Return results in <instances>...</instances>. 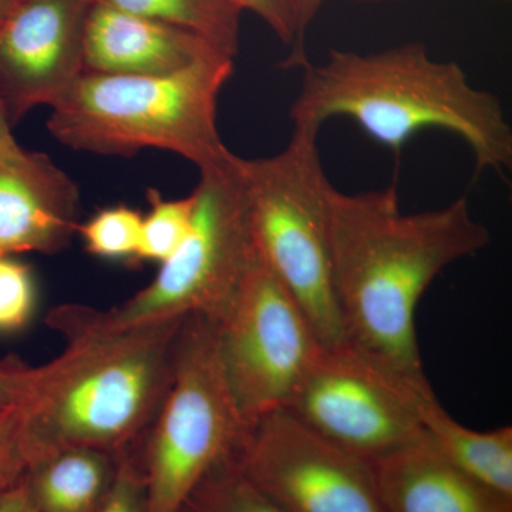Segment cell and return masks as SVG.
Segmentation results:
<instances>
[{"instance_id":"26","label":"cell","mask_w":512,"mask_h":512,"mask_svg":"<svg viewBox=\"0 0 512 512\" xmlns=\"http://www.w3.org/2000/svg\"><path fill=\"white\" fill-rule=\"evenodd\" d=\"M0 512H37L30 497L26 476L0 494Z\"/></svg>"},{"instance_id":"23","label":"cell","mask_w":512,"mask_h":512,"mask_svg":"<svg viewBox=\"0 0 512 512\" xmlns=\"http://www.w3.org/2000/svg\"><path fill=\"white\" fill-rule=\"evenodd\" d=\"M63 355L43 366H30L18 356L0 359V410L39 399L56 382Z\"/></svg>"},{"instance_id":"5","label":"cell","mask_w":512,"mask_h":512,"mask_svg":"<svg viewBox=\"0 0 512 512\" xmlns=\"http://www.w3.org/2000/svg\"><path fill=\"white\" fill-rule=\"evenodd\" d=\"M237 158L200 173V183L192 191L195 205L190 232L146 288L107 311L59 306L47 315V325L66 339L188 316L217 318L256 252Z\"/></svg>"},{"instance_id":"7","label":"cell","mask_w":512,"mask_h":512,"mask_svg":"<svg viewBox=\"0 0 512 512\" xmlns=\"http://www.w3.org/2000/svg\"><path fill=\"white\" fill-rule=\"evenodd\" d=\"M247 431L222 372L211 320L188 316L178 332L173 383L141 446L147 512H183L198 484L235 457Z\"/></svg>"},{"instance_id":"12","label":"cell","mask_w":512,"mask_h":512,"mask_svg":"<svg viewBox=\"0 0 512 512\" xmlns=\"http://www.w3.org/2000/svg\"><path fill=\"white\" fill-rule=\"evenodd\" d=\"M77 184L46 154H0V256L57 254L79 228Z\"/></svg>"},{"instance_id":"2","label":"cell","mask_w":512,"mask_h":512,"mask_svg":"<svg viewBox=\"0 0 512 512\" xmlns=\"http://www.w3.org/2000/svg\"><path fill=\"white\" fill-rule=\"evenodd\" d=\"M301 70L289 109L295 130L319 133L345 117L396 157L421 131L443 130L467 144L477 173L511 171L512 127L500 97L471 84L460 64L434 59L424 43L330 49L325 62L309 60Z\"/></svg>"},{"instance_id":"18","label":"cell","mask_w":512,"mask_h":512,"mask_svg":"<svg viewBox=\"0 0 512 512\" xmlns=\"http://www.w3.org/2000/svg\"><path fill=\"white\" fill-rule=\"evenodd\" d=\"M183 512H288L241 473L234 458L211 471L192 491Z\"/></svg>"},{"instance_id":"16","label":"cell","mask_w":512,"mask_h":512,"mask_svg":"<svg viewBox=\"0 0 512 512\" xmlns=\"http://www.w3.org/2000/svg\"><path fill=\"white\" fill-rule=\"evenodd\" d=\"M116 468L117 454L63 448L36 461L26 481L37 512H94L109 491Z\"/></svg>"},{"instance_id":"19","label":"cell","mask_w":512,"mask_h":512,"mask_svg":"<svg viewBox=\"0 0 512 512\" xmlns=\"http://www.w3.org/2000/svg\"><path fill=\"white\" fill-rule=\"evenodd\" d=\"M151 210L143 217L137 261L163 264L187 238L194 215V194L181 200H164L156 191L148 192Z\"/></svg>"},{"instance_id":"1","label":"cell","mask_w":512,"mask_h":512,"mask_svg":"<svg viewBox=\"0 0 512 512\" xmlns=\"http://www.w3.org/2000/svg\"><path fill=\"white\" fill-rule=\"evenodd\" d=\"M488 228L466 197L404 212L396 184L329 195L333 291L346 343L409 376H424L416 312L424 292L454 262L483 252Z\"/></svg>"},{"instance_id":"30","label":"cell","mask_w":512,"mask_h":512,"mask_svg":"<svg viewBox=\"0 0 512 512\" xmlns=\"http://www.w3.org/2000/svg\"><path fill=\"white\" fill-rule=\"evenodd\" d=\"M355 2L360 3H383V2H396V0H355ZM497 2H511V0H497Z\"/></svg>"},{"instance_id":"22","label":"cell","mask_w":512,"mask_h":512,"mask_svg":"<svg viewBox=\"0 0 512 512\" xmlns=\"http://www.w3.org/2000/svg\"><path fill=\"white\" fill-rule=\"evenodd\" d=\"M39 399L0 410V494L18 483L32 467L28 424Z\"/></svg>"},{"instance_id":"6","label":"cell","mask_w":512,"mask_h":512,"mask_svg":"<svg viewBox=\"0 0 512 512\" xmlns=\"http://www.w3.org/2000/svg\"><path fill=\"white\" fill-rule=\"evenodd\" d=\"M319 133L293 128L274 156L237 158L256 251L305 313L323 348L345 345L333 291L329 247L330 183Z\"/></svg>"},{"instance_id":"15","label":"cell","mask_w":512,"mask_h":512,"mask_svg":"<svg viewBox=\"0 0 512 512\" xmlns=\"http://www.w3.org/2000/svg\"><path fill=\"white\" fill-rule=\"evenodd\" d=\"M421 426L431 446L488 490L512 500V429H468L441 406L433 389L421 396Z\"/></svg>"},{"instance_id":"8","label":"cell","mask_w":512,"mask_h":512,"mask_svg":"<svg viewBox=\"0 0 512 512\" xmlns=\"http://www.w3.org/2000/svg\"><path fill=\"white\" fill-rule=\"evenodd\" d=\"M211 323L222 372L248 429L288 406L323 349L305 313L258 251Z\"/></svg>"},{"instance_id":"20","label":"cell","mask_w":512,"mask_h":512,"mask_svg":"<svg viewBox=\"0 0 512 512\" xmlns=\"http://www.w3.org/2000/svg\"><path fill=\"white\" fill-rule=\"evenodd\" d=\"M143 215L126 205L106 208L77 228L87 252L106 259H136Z\"/></svg>"},{"instance_id":"4","label":"cell","mask_w":512,"mask_h":512,"mask_svg":"<svg viewBox=\"0 0 512 512\" xmlns=\"http://www.w3.org/2000/svg\"><path fill=\"white\" fill-rule=\"evenodd\" d=\"M234 74V57L194 64L170 76L83 72L53 104L50 134L72 150L133 157L146 148L171 151L202 171L235 154L222 141L218 99Z\"/></svg>"},{"instance_id":"3","label":"cell","mask_w":512,"mask_h":512,"mask_svg":"<svg viewBox=\"0 0 512 512\" xmlns=\"http://www.w3.org/2000/svg\"><path fill=\"white\" fill-rule=\"evenodd\" d=\"M183 322L66 338L62 373L30 414L32 466L63 448L119 454L146 439L173 383Z\"/></svg>"},{"instance_id":"14","label":"cell","mask_w":512,"mask_h":512,"mask_svg":"<svg viewBox=\"0 0 512 512\" xmlns=\"http://www.w3.org/2000/svg\"><path fill=\"white\" fill-rule=\"evenodd\" d=\"M370 464L384 512H512V500L454 467L427 436Z\"/></svg>"},{"instance_id":"10","label":"cell","mask_w":512,"mask_h":512,"mask_svg":"<svg viewBox=\"0 0 512 512\" xmlns=\"http://www.w3.org/2000/svg\"><path fill=\"white\" fill-rule=\"evenodd\" d=\"M234 461L288 512H384L370 461L326 440L289 410L252 424Z\"/></svg>"},{"instance_id":"9","label":"cell","mask_w":512,"mask_h":512,"mask_svg":"<svg viewBox=\"0 0 512 512\" xmlns=\"http://www.w3.org/2000/svg\"><path fill=\"white\" fill-rule=\"evenodd\" d=\"M426 376L383 365L349 343L323 348L288 406L303 424L367 461L426 437L419 403Z\"/></svg>"},{"instance_id":"29","label":"cell","mask_w":512,"mask_h":512,"mask_svg":"<svg viewBox=\"0 0 512 512\" xmlns=\"http://www.w3.org/2000/svg\"><path fill=\"white\" fill-rule=\"evenodd\" d=\"M13 0H0V22L8 15L10 8H12Z\"/></svg>"},{"instance_id":"21","label":"cell","mask_w":512,"mask_h":512,"mask_svg":"<svg viewBox=\"0 0 512 512\" xmlns=\"http://www.w3.org/2000/svg\"><path fill=\"white\" fill-rule=\"evenodd\" d=\"M36 306L32 269L13 256H0V335L25 329L35 316Z\"/></svg>"},{"instance_id":"17","label":"cell","mask_w":512,"mask_h":512,"mask_svg":"<svg viewBox=\"0 0 512 512\" xmlns=\"http://www.w3.org/2000/svg\"><path fill=\"white\" fill-rule=\"evenodd\" d=\"M109 8L197 33L228 56H237L241 15L227 0H94Z\"/></svg>"},{"instance_id":"25","label":"cell","mask_w":512,"mask_h":512,"mask_svg":"<svg viewBox=\"0 0 512 512\" xmlns=\"http://www.w3.org/2000/svg\"><path fill=\"white\" fill-rule=\"evenodd\" d=\"M143 441L117 454L116 474L94 512H147L146 474L141 460Z\"/></svg>"},{"instance_id":"13","label":"cell","mask_w":512,"mask_h":512,"mask_svg":"<svg viewBox=\"0 0 512 512\" xmlns=\"http://www.w3.org/2000/svg\"><path fill=\"white\" fill-rule=\"evenodd\" d=\"M225 55L190 30L93 3L84 40V72L170 76ZM231 57V56H229Z\"/></svg>"},{"instance_id":"27","label":"cell","mask_w":512,"mask_h":512,"mask_svg":"<svg viewBox=\"0 0 512 512\" xmlns=\"http://www.w3.org/2000/svg\"><path fill=\"white\" fill-rule=\"evenodd\" d=\"M328 0H296V13H298L299 40L306 49V35L312 23L318 18L320 10Z\"/></svg>"},{"instance_id":"28","label":"cell","mask_w":512,"mask_h":512,"mask_svg":"<svg viewBox=\"0 0 512 512\" xmlns=\"http://www.w3.org/2000/svg\"><path fill=\"white\" fill-rule=\"evenodd\" d=\"M12 127L13 124L9 119L8 110H6L2 96H0V154L19 146L18 141L13 137Z\"/></svg>"},{"instance_id":"24","label":"cell","mask_w":512,"mask_h":512,"mask_svg":"<svg viewBox=\"0 0 512 512\" xmlns=\"http://www.w3.org/2000/svg\"><path fill=\"white\" fill-rule=\"evenodd\" d=\"M239 12H251L274 32L288 49L284 69H302L309 62L308 52L299 40L296 0H227Z\"/></svg>"},{"instance_id":"11","label":"cell","mask_w":512,"mask_h":512,"mask_svg":"<svg viewBox=\"0 0 512 512\" xmlns=\"http://www.w3.org/2000/svg\"><path fill=\"white\" fill-rule=\"evenodd\" d=\"M94 0H13L0 22V96L13 126L52 107L84 72Z\"/></svg>"}]
</instances>
